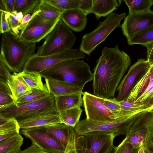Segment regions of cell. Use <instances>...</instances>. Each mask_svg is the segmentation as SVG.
Segmentation results:
<instances>
[{
  "label": "cell",
  "mask_w": 153,
  "mask_h": 153,
  "mask_svg": "<svg viewBox=\"0 0 153 153\" xmlns=\"http://www.w3.org/2000/svg\"><path fill=\"white\" fill-rule=\"evenodd\" d=\"M96 62L93 73L94 94L102 98H112L131 64L130 57L116 45L113 48L104 47Z\"/></svg>",
  "instance_id": "6da1fadb"
},
{
  "label": "cell",
  "mask_w": 153,
  "mask_h": 153,
  "mask_svg": "<svg viewBox=\"0 0 153 153\" xmlns=\"http://www.w3.org/2000/svg\"><path fill=\"white\" fill-rule=\"evenodd\" d=\"M36 49V43L22 40L11 30L2 34L0 56L11 72H21Z\"/></svg>",
  "instance_id": "7a4b0ae2"
},
{
  "label": "cell",
  "mask_w": 153,
  "mask_h": 153,
  "mask_svg": "<svg viewBox=\"0 0 153 153\" xmlns=\"http://www.w3.org/2000/svg\"><path fill=\"white\" fill-rule=\"evenodd\" d=\"M88 64L82 59H72L59 63L40 74L45 79L64 82L83 88L93 80Z\"/></svg>",
  "instance_id": "3957f363"
},
{
  "label": "cell",
  "mask_w": 153,
  "mask_h": 153,
  "mask_svg": "<svg viewBox=\"0 0 153 153\" xmlns=\"http://www.w3.org/2000/svg\"><path fill=\"white\" fill-rule=\"evenodd\" d=\"M55 97L53 95L32 101L16 103L15 102L0 108V116L15 118L18 122L38 116L58 114Z\"/></svg>",
  "instance_id": "277c9868"
},
{
  "label": "cell",
  "mask_w": 153,
  "mask_h": 153,
  "mask_svg": "<svg viewBox=\"0 0 153 153\" xmlns=\"http://www.w3.org/2000/svg\"><path fill=\"white\" fill-rule=\"evenodd\" d=\"M76 38L69 28L60 19L38 46L36 54L45 56L58 53L71 49Z\"/></svg>",
  "instance_id": "5b68a950"
},
{
  "label": "cell",
  "mask_w": 153,
  "mask_h": 153,
  "mask_svg": "<svg viewBox=\"0 0 153 153\" xmlns=\"http://www.w3.org/2000/svg\"><path fill=\"white\" fill-rule=\"evenodd\" d=\"M126 15V13L119 14L114 12L108 15L100 22L95 29L82 37L79 50L90 56L97 47L104 41L115 29L121 27V21Z\"/></svg>",
  "instance_id": "8992f818"
},
{
  "label": "cell",
  "mask_w": 153,
  "mask_h": 153,
  "mask_svg": "<svg viewBox=\"0 0 153 153\" xmlns=\"http://www.w3.org/2000/svg\"><path fill=\"white\" fill-rule=\"evenodd\" d=\"M141 113L102 123L91 122L86 119H83L80 121L74 128L77 136L97 131L113 133L116 136H126L132 124Z\"/></svg>",
  "instance_id": "52a82bcc"
},
{
  "label": "cell",
  "mask_w": 153,
  "mask_h": 153,
  "mask_svg": "<svg viewBox=\"0 0 153 153\" xmlns=\"http://www.w3.org/2000/svg\"><path fill=\"white\" fill-rule=\"evenodd\" d=\"M85 57V54L78 49H70L45 56L34 53L26 62L22 71L40 73L62 62Z\"/></svg>",
  "instance_id": "ba28073f"
},
{
  "label": "cell",
  "mask_w": 153,
  "mask_h": 153,
  "mask_svg": "<svg viewBox=\"0 0 153 153\" xmlns=\"http://www.w3.org/2000/svg\"><path fill=\"white\" fill-rule=\"evenodd\" d=\"M83 95L86 119L88 121L102 123L126 117L117 114L109 110L104 104L101 97L86 91L83 92Z\"/></svg>",
  "instance_id": "9c48e42d"
},
{
  "label": "cell",
  "mask_w": 153,
  "mask_h": 153,
  "mask_svg": "<svg viewBox=\"0 0 153 153\" xmlns=\"http://www.w3.org/2000/svg\"><path fill=\"white\" fill-rule=\"evenodd\" d=\"M116 137L113 133L93 131L77 136V143L82 153H104L114 145Z\"/></svg>",
  "instance_id": "30bf717a"
},
{
  "label": "cell",
  "mask_w": 153,
  "mask_h": 153,
  "mask_svg": "<svg viewBox=\"0 0 153 153\" xmlns=\"http://www.w3.org/2000/svg\"><path fill=\"white\" fill-rule=\"evenodd\" d=\"M39 11L32 15L31 19L19 34L26 42L36 44L45 38L61 19H45L37 14Z\"/></svg>",
  "instance_id": "8fae6325"
},
{
  "label": "cell",
  "mask_w": 153,
  "mask_h": 153,
  "mask_svg": "<svg viewBox=\"0 0 153 153\" xmlns=\"http://www.w3.org/2000/svg\"><path fill=\"white\" fill-rule=\"evenodd\" d=\"M125 100L144 106L153 113V65L133 88Z\"/></svg>",
  "instance_id": "7c38bea8"
},
{
  "label": "cell",
  "mask_w": 153,
  "mask_h": 153,
  "mask_svg": "<svg viewBox=\"0 0 153 153\" xmlns=\"http://www.w3.org/2000/svg\"><path fill=\"white\" fill-rule=\"evenodd\" d=\"M151 65L143 59H139L131 65L118 87V94L115 99L119 101L126 100L131 91L146 74Z\"/></svg>",
  "instance_id": "4fadbf2b"
},
{
  "label": "cell",
  "mask_w": 153,
  "mask_h": 153,
  "mask_svg": "<svg viewBox=\"0 0 153 153\" xmlns=\"http://www.w3.org/2000/svg\"><path fill=\"white\" fill-rule=\"evenodd\" d=\"M20 133L45 152L63 153L65 151V148L46 131L45 126L22 129Z\"/></svg>",
  "instance_id": "5bb4252c"
},
{
  "label": "cell",
  "mask_w": 153,
  "mask_h": 153,
  "mask_svg": "<svg viewBox=\"0 0 153 153\" xmlns=\"http://www.w3.org/2000/svg\"><path fill=\"white\" fill-rule=\"evenodd\" d=\"M121 27L128 40L136 34L153 27V11L129 12Z\"/></svg>",
  "instance_id": "9a60e30c"
},
{
  "label": "cell",
  "mask_w": 153,
  "mask_h": 153,
  "mask_svg": "<svg viewBox=\"0 0 153 153\" xmlns=\"http://www.w3.org/2000/svg\"><path fill=\"white\" fill-rule=\"evenodd\" d=\"M84 12L79 8H75L63 12L61 20L70 29L80 32L85 28L87 18Z\"/></svg>",
  "instance_id": "2e32d148"
},
{
  "label": "cell",
  "mask_w": 153,
  "mask_h": 153,
  "mask_svg": "<svg viewBox=\"0 0 153 153\" xmlns=\"http://www.w3.org/2000/svg\"><path fill=\"white\" fill-rule=\"evenodd\" d=\"M7 82L15 102L32 92V88L26 82L20 73L14 72L11 74L8 78Z\"/></svg>",
  "instance_id": "e0dca14e"
},
{
  "label": "cell",
  "mask_w": 153,
  "mask_h": 153,
  "mask_svg": "<svg viewBox=\"0 0 153 153\" xmlns=\"http://www.w3.org/2000/svg\"><path fill=\"white\" fill-rule=\"evenodd\" d=\"M22 129L39 127L62 123L58 114H49L35 116L18 122Z\"/></svg>",
  "instance_id": "ac0fdd59"
},
{
  "label": "cell",
  "mask_w": 153,
  "mask_h": 153,
  "mask_svg": "<svg viewBox=\"0 0 153 153\" xmlns=\"http://www.w3.org/2000/svg\"><path fill=\"white\" fill-rule=\"evenodd\" d=\"M45 81L49 92L55 97L83 92V88L75 85L47 79Z\"/></svg>",
  "instance_id": "d6986e66"
},
{
  "label": "cell",
  "mask_w": 153,
  "mask_h": 153,
  "mask_svg": "<svg viewBox=\"0 0 153 153\" xmlns=\"http://www.w3.org/2000/svg\"><path fill=\"white\" fill-rule=\"evenodd\" d=\"M83 92L55 97L56 109L59 112L82 105Z\"/></svg>",
  "instance_id": "ffe728a7"
},
{
  "label": "cell",
  "mask_w": 153,
  "mask_h": 153,
  "mask_svg": "<svg viewBox=\"0 0 153 153\" xmlns=\"http://www.w3.org/2000/svg\"><path fill=\"white\" fill-rule=\"evenodd\" d=\"M114 0H93L91 13L95 15L97 19L105 17L113 13L117 9Z\"/></svg>",
  "instance_id": "44dd1931"
},
{
  "label": "cell",
  "mask_w": 153,
  "mask_h": 153,
  "mask_svg": "<svg viewBox=\"0 0 153 153\" xmlns=\"http://www.w3.org/2000/svg\"><path fill=\"white\" fill-rule=\"evenodd\" d=\"M46 131L60 143L65 148L67 145L69 126L63 123L45 126Z\"/></svg>",
  "instance_id": "7402d4cb"
},
{
  "label": "cell",
  "mask_w": 153,
  "mask_h": 153,
  "mask_svg": "<svg viewBox=\"0 0 153 153\" xmlns=\"http://www.w3.org/2000/svg\"><path fill=\"white\" fill-rule=\"evenodd\" d=\"M82 111L79 106L61 111L58 114L62 123L74 128L79 121Z\"/></svg>",
  "instance_id": "603a6c76"
},
{
  "label": "cell",
  "mask_w": 153,
  "mask_h": 153,
  "mask_svg": "<svg viewBox=\"0 0 153 153\" xmlns=\"http://www.w3.org/2000/svg\"><path fill=\"white\" fill-rule=\"evenodd\" d=\"M23 142V138L19 134L0 142V153H19Z\"/></svg>",
  "instance_id": "cb8c5ba5"
},
{
  "label": "cell",
  "mask_w": 153,
  "mask_h": 153,
  "mask_svg": "<svg viewBox=\"0 0 153 153\" xmlns=\"http://www.w3.org/2000/svg\"><path fill=\"white\" fill-rule=\"evenodd\" d=\"M42 0H15L14 11L21 12L24 16L38 11L39 6Z\"/></svg>",
  "instance_id": "d4e9b609"
},
{
  "label": "cell",
  "mask_w": 153,
  "mask_h": 153,
  "mask_svg": "<svg viewBox=\"0 0 153 153\" xmlns=\"http://www.w3.org/2000/svg\"><path fill=\"white\" fill-rule=\"evenodd\" d=\"M20 73L26 82L32 88L49 92L46 84L42 82V77L40 73L24 71H22Z\"/></svg>",
  "instance_id": "484cf974"
},
{
  "label": "cell",
  "mask_w": 153,
  "mask_h": 153,
  "mask_svg": "<svg viewBox=\"0 0 153 153\" xmlns=\"http://www.w3.org/2000/svg\"><path fill=\"white\" fill-rule=\"evenodd\" d=\"M147 139V131L145 128L128 133L124 139L126 142L137 149L146 145Z\"/></svg>",
  "instance_id": "4316f807"
},
{
  "label": "cell",
  "mask_w": 153,
  "mask_h": 153,
  "mask_svg": "<svg viewBox=\"0 0 153 153\" xmlns=\"http://www.w3.org/2000/svg\"><path fill=\"white\" fill-rule=\"evenodd\" d=\"M37 14L45 19L56 20L60 18L62 12L52 6L45 0H42L39 7Z\"/></svg>",
  "instance_id": "83f0119b"
},
{
  "label": "cell",
  "mask_w": 153,
  "mask_h": 153,
  "mask_svg": "<svg viewBox=\"0 0 153 153\" xmlns=\"http://www.w3.org/2000/svg\"><path fill=\"white\" fill-rule=\"evenodd\" d=\"M127 40L129 45L134 44L144 45L153 42V27L136 34Z\"/></svg>",
  "instance_id": "f1b7e54d"
},
{
  "label": "cell",
  "mask_w": 153,
  "mask_h": 153,
  "mask_svg": "<svg viewBox=\"0 0 153 153\" xmlns=\"http://www.w3.org/2000/svg\"><path fill=\"white\" fill-rule=\"evenodd\" d=\"M129 12H141L149 11L152 5L150 0H124Z\"/></svg>",
  "instance_id": "f546056e"
},
{
  "label": "cell",
  "mask_w": 153,
  "mask_h": 153,
  "mask_svg": "<svg viewBox=\"0 0 153 153\" xmlns=\"http://www.w3.org/2000/svg\"><path fill=\"white\" fill-rule=\"evenodd\" d=\"M61 12L78 8L79 4L78 0H45Z\"/></svg>",
  "instance_id": "4dcf8cb0"
},
{
  "label": "cell",
  "mask_w": 153,
  "mask_h": 153,
  "mask_svg": "<svg viewBox=\"0 0 153 153\" xmlns=\"http://www.w3.org/2000/svg\"><path fill=\"white\" fill-rule=\"evenodd\" d=\"M153 113L149 111L141 113L132 124L128 133L146 128Z\"/></svg>",
  "instance_id": "1f68e13d"
},
{
  "label": "cell",
  "mask_w": 153,
  "mask_h": 153,
  "mask_svg": "<svg viewBox=\"0 0 153 153\" xmlns=\"http://www.w3.org/2000/svg\"><path fill=\"white\" fill-rule=\"evenodd\" d=\"M77 137L74 128L69 127L68 143L63 153H82L77 144Z\"/></svg>",
  "instance_id": "d6a6232c"
},
{
  "label": "cell",
  "mask_w": 153,
  "mask_h": 153,
  "mask_svg": "<svg viewBox=\"0 0 153 153\" xmlns=\"http://www.w3.org/2000/svg\"><path fill=\"white\" fill-rule=\"evenodd\" d=\"M51 94L49 92L32 88V92L19 99L16 103H22L39 100L49 96Z\"/></svg>",
  "instance_id": "836d02e7"
},
{
  "label": "cell",
  "mask_w": 153,
  "mask_h": 153,
  "mask_svg": "<svg viewBox=\"0 0 153 153\" xmlns=\"http://www.w3.org/2000/svg\"><path fill=\"white\" fill-rule=\"evenodd\" d=\"M20 128L18 122L15 118H8L4 124L0 126V134L14 132H19Z\"/></svg>",
  "instance_id": "e575fe53"
},
{
  "label": "cell",
  "mask_w": 153,
  "mask_h": 153,
  "mask_svg": "<svg viewBox=\"0 0 153 153\" xmlns=\"http://www.w3.org/2000/svg\"><path fill=\"white\" fill-rule=\"evenodd\" d=\"M139 149L134 148L124 139L116 147L114 153H137Z\"/></svg>",
  "instance_id": "d590c367"
},
{
  "label": "cell",
  "mask_w": 153,
  "mask_h": 153,
  "mask_svg": "<svg viewBox=\"0 0 153 153\" xmlns=\"http://www.w3.org/2000/svg\"><path fill=\"white\" fill-rule=\"evenodd\" d=\"M15 102L10 91H0V108Z\"/></svg>",
  "instance_id": "8d00e7d4"
},
{
  "label": "cell",
  "mask_w": 153,
  "mask_h": 153,
  "mask_svg": "<svg viewBox=\"0 0 153 153\" xmlns=\"http://www.w3.org/2000/svg\"><path fill=\"white\" fill-rule=\"evenodd\" d=\"M10 71L0 56V80L7 82L8 78L11 75Z\"/></svg>",
  "instance_id": "74e56055"
},
{
  "label": "cell",
  "mask_w": 153,
  "mask_h": 153,
  "mask_svg": "<svg viewBox=\"0 0 153 153\" xmlns=\"http://www.w3.org/2000/svg\"><path fill=\"white\" fill-rule=\"evenodd\" d=\"M79 5L78 8L87 15L91 13L93 3V0H78Z\"/></svg>",
  "instance_id": "f35d334b"
},
{
  "label": "cell",
  "mask_w": 153,
  "mask_h": 153,
  "mask_svg": "<svg viewBox=\"0 0 153 153\" xmlns=\"http://www.w3.org/2000/svg\"><path fill=\"white\" fill-rule=\"evenodd\" d=\"M0 10V33H4L10 31V28L9 24L5 18V13L4 11Z\"/></svg>",
  "instance_id": "ab89813d"
},
{
  "label": "cell",
  "mask_w": 153,
  "mask_h": 153,
  "mask_svg": "<svg viewBox=\"0 0 153 153\" xmlns=\"http://www.w3.org/2000/svg\"><path fill=\"white\" fill-rule=\"evenodd\" d=\"M5 13V18L7 21L10 28L11 30L17 26L20 23L14 14L4 11Z\"/></svg>",
  "instance_id": "60d3db41"
},
{
  "label": "cell",
  "mask_w": 153,
  "mask_h": 153,
  "mask_svg": "<svg viewBox=\"0 0 153 153\" xmlns=\"http://www.w3.org/2000/svg\"><path fill=\"white\" fill-rule=\"evenodd\" d=\"M32 17V15H30V14L25 15L24 16L21 22L19 25L15 28L11 30L15 33L19 34L20 31L30 21Z\"/></svg>",
  "instance_id": "b9f144b4"
},
{
  "label": "cell",
  "mask_w": 153,
  "mask_h": 153,
  "mask_svg": "<svg viewBox=\"0 0 153 153\" xmlns=\"http://www.w3.org/2000/svg\"><path fill=\"white\" fill-rule=\"evenodd\" d=\"M147 49L146 61L151 65H153V42L144 45Z\"/></svg>",
  "instance_id": "7bdbcfd3"
},
{
  "label": "cell",
  "mask_w": 153,
  "mask_h": 153,
  "mask_svg": "<svg viewBox=\"0 0 153 153\" xmlns=\"http://www.w3.org/2000/svg\"><path fill=\"white\" fill-rule=\"evenodd\" d=\"M31 145L19 153H48L42 150L35 144L32 143Z\"/></svg>",
  "instance_id": "ee69618b"
},
{
  "label": "cell",
  "mask_w": 153,
  "mask_h": 153,
  "mask_svg": "<svg viewBox=\"0 0 153 153\" xmlns=\"http://www.w3.org/2000/svg\"><path fill=\"white\" fill-rule=\"evenodd\" d=\"M5 11L12 13L14 11L15 0H2Z\"/></svg>",
  "instance_id": "f6af8a7d"
},
{
  "label": "cell",
  "mask_w": 153,
  "mask_h": 153,
  "mask_svg": "<svg viewBox=\"0 0 153 153\" xmlns=\"http://www.w3.org/2000/svg\"><path fill=\"white\" fill-rule=\"evenodd\" d=\"M19 134H20L19 132H17L0 134V142L4 140L13 137Z\"/></svg>",
  "instance_id": "bcb514c9"
},
{
  "label": "cell",
  "mask_w": 153,
  "mask_h": 153,
  "mask_svg": "<svg viewBox=\"0 0 153 153\" xmlns=\"http://www.w3.org/2000/svg\"><path fill=\"white\" fill-rule=\"evenodd\" d=\"M146 128L147 131V140L148 137L153 134V113Z\"/></svg>",
  "instance_id": "7dc6e473"
},
{
  "label": "cell",
  "mask_w": 153,
  "mask_h": 153,
  "mask_svg": "<svg viewBox=\"0 0 153 153\" xmlns=\"http://www.w3.org/2000/svg\"><path fill=\"white\" fill-rule=\"evenodd\" d=\"M146 145L149 147L153 148V134L148 138Z\"/></svg>",
  "instance_id": "c3c4849f"
},
{
  "label": "cell",
  "mask_w": 153,
  "mask_h": 153,
  "mask_svg": "<svg viewBox=\"0 0 153 153\" xmlns=\"http://www.w3.org/2000/svg\"><path fill=\"white\" fill-rule=\"evenodd\" d=\"M12 13L16 16L18 21L20 23L24 17L22 13L21 12H17L14 11Z\"/></svg>",
  "instance_id": "681fc988"
},
{
  "label": "cell",
  "mask_w": 153,
  "mask_h": 153,
  "mask_svg": "<svg viewBox=\"0 0 153 153\" xmlns=\"http://www.w3.org/2000/svg\"><path fill=\"white\" fill-rule=\"evenodd\" d=\"M115 147L114 145L111 146L106 152L104 153H114Z\"/></svg>",
  "instance_id": "f907efd6"
},
{
  "label": "cell",
  "mask_w": 153,
  "mask_h": 153,
  "mask_svg": "<svg viewBox=\"0 0 153 153\" xmlns=\"http://www.w3.org/2000/svg\"><path fill=\"white\" fill-rule=\"evenodd\" d=\"M144 153H153L152 151L146 145L143 146Z\"/></svg>",
  "instance_id": "816d5d0a"
},
{
  "label": "cell",
  "mask_w": 153,
  "mask_h": 153,
  "mask_svg": "<svg viewBox=\"0 0 153 153\" xmlns=\"http://www.w3.org/2000/svg\"><path fill=\"white\" fill-rule=\"evenodd\" d=\"M114 1L117 7L121 5L122 1L121 0H114Z\"/></svg>",
  "instance_id": "f5cc1de1"
},
{
  "label": "cell",
  "mask_w": 153,
  "mask_h": 153,
  "mask_svg": "<svg viewBox=\"0 0 153 153\" xmlns=\"http://www.w3.org/2000/svg\"><path fill=\"white\" fill-rule=\"evenodd\" d=\"M137 153H144L143 146L139 148Z\"/></svg>",
  "instance_id": "db71d44e"
},
{
  "label": "cell",
  "mask_w": 153,
  "mask_h": 153,
  "mask_svg": "<svg viewBox=\"0 0 153 153\" xmlns=\"http://www.w3.org/2000/svg\"><path fill=\"white\" fill-rule=\"evenodd\" d=\"M152 5L153 4V0H150Z\"/></svg>",
  "instance_id": "11a10c76"
},
{
  "label": "cell",
  "mask_w": 153,
  "mask_h": 153,
  "mask_svg": "<svg viewBox=\"0 0 153 153\" xmlns=\"http://www.w3.org/2000/svg\"><path fill=\"white\" fill-rule=\"evenodd\" d=\"M152 151L153 152V148H150V147H149Z\"/></svg>",
  "instance_id": "9f6ffc18"
}]
</instances>
